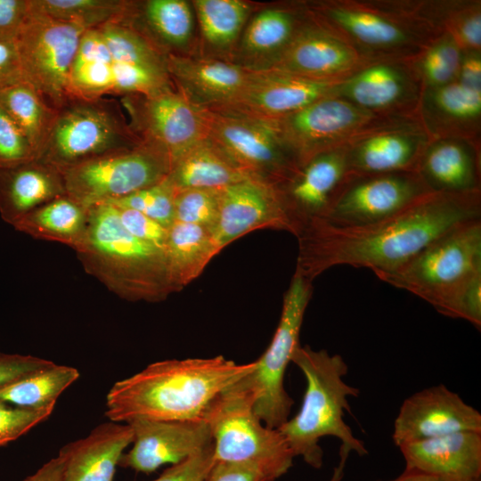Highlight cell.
<instances>
[{
	"label": "cell",
	"instance_id": "obj_23",
	"mask_svg": "<svg viewBox=\"0 0 481 481\" xmlns=\"http://www.w3.org/2000/svg\"><path fill=\"white\" fill-rule=\"evenodd\" d=\"M132 448L119 466L150 474L160 466L176 464L213 444L210 429L202 420H134Z\"/></svg>",
	"mask_w": 481,
	"mask_h": 481
},
{
	"label": "cell",
	"instance_id": "obj_37",
	"mask_svg": "<svg viewBox=\"0 0 481 481\" xmlns=\"http://www.w3.org/2000/svg\"><path fill=\"white\" fill-rule=\"evenodd\" d=\"M79 376L77 368L53 362L0 387V402L31 409L55 406L59 396Z\"/></svg>",
	"mask_w": 481,
	"mask_h": 481
},
{
	"label": "cell",
	"instance_id": "obj_9",
	"mask_svg": "<svg viewBox=\"0 0 481 481\" xmlns=\"http://www.w3.org/2000/svg\"><path fill=\"white\" fill-rule=\"evenodd\" d=\"M244 378L227 388L205 416L215 461H293L294 455L278 428L265 426L256 413L255 396Z\"/></svg>",
	"mask_w": 481,
	"mask_h": 481
},
{
	"label": "cell",
	"instance_id": "obj_33",
	"mask_svg": "<svg viewBox=\"0 0 481 481\" xmlns=\"http://www.w3.org/2000/svg\"><path fill=\"white\" fill-rule=\"evenodd\" d=\"M12 226L35 239L62 243L77 251L86 240L89 208L66 194L35 208Z\"/></svg>",
	"mask_w": 481,
	"mask_h": 481
},
{
	"label": "cell",
	"instance_id": "obj_50",
	"mask_svg": "<svg viewBox=\"0 0 481 481\" xmlns=\"http://www.w3.org/2000/svg\"><path fill=\"white\" fill-rule=\"evenodd\" d=\"M53 363L30 355L0 353V387Z\"/></svg>",
	"mask_w": 481,
	"mask_h": 481
},
{
	"label": "cell",
	"instance_id": "obj_28",
	"mask_svg": "<svg viewBox=\"0 0 481 481\" xmlns=\"http://www.w3.org/2000/svg\"><path fill=\"white\" fill-rule=\"evenodd\" d=\"M480 142L461 138L431 140L417 172L434 192L481 191Z\"/></svg>",
	"mask_w": 481,
	"mask_h": 481
},
{
	"label": "cell",
	"instance_id": "obj_48",
	"mask_svg": "<svg viewBox=\"0 0 481 481\" xmlns=\"http://www.w3.org/2000/svg\"><path fill=\"white\" fill-rule=\"evenodd\" d=\"M111 205L126 231L135 238L164 250L167 228L136 210Z\"/></svg>",
	"mask_w": 481,
	"mask_h": 481
},
{
	"label": "cell",
	"instance_id": "obj_18",
	"mask_svg": "<svg viewBox=\"0 0 481 481\" xmlns=\"http://www.w3.org/2000/svg\"><path fill=\"white\" fill-rule=\"evenodd\" d=\"M340 82L252 69L249 82L235 98L210 110L272 121L337 95Z\"/></svg>",
	"mask_w": 481,
	"mask_h": 481
},
{
	"label": "cell",
	"instance_id": "obj_26",
	"mask_svg": "<svg viewBox=\"0 0 481 481\" xmlns=\"http://www.w3.org/2000/svg\"><path fill=\"white\" fill-rule=\"evenodd\" d=\"M417 117L431 138L481 142V91L457 80L423 89Z\"/></svg>",
	"mask_w": 481,
	"mask_h": 481
},
{
	"label": "cell",
	"instance_id": "obj_6",
	"mask_svg": "<svg viewBox=\"0 0 481 481\" xmlns=\"http://www.w3.org/2000/svg\"><path fill=\"white\" fill-rule=\"evenodd\" d=\"M481 274V219L443 234L407 264L378 278L407 290L438 313L458 318L462 294Z\"/></svg>",
	"mask_w": 481,
	"mask_h": 481
},
{
	"label": "cell",
	"instance_id": "obj_44",
	"mask_svg": "<svg viewBox=\"0 0 481 481\" xmlns=\"http://www.w3.org/2000/svg\"><path fill=\"white\" fill-rule=\"evenodd\" d=\"M221 189H187L175 197V222L208 227L215 225L218 216Z\"/></svg>",
	"mask_w": 481,
	"mask_h": 481
},
{
	"label": "cell",
	"instance_id": "obj_32",
	"mask_svg": "<svg viewBox=\"0 0 481 481\" xmlns=\"http://www.w3.org/2000/svg\"><path fill=\"white\" fill-rule=\"evenodd\" d=\"M252 176L207 137L173 163L167 179L178 192L222 189Z\"/></svg>",
	"mask_w": 481,
	"mask_h": 481
},
{
	"label": "cell",
	"instance_id": "obj_45",
	"mask_svg": "<svg viewBox=\"0 0 481 481\" xmlns=\"http://www.w3.org/2000/svg\"><path fill=\"white\" fill-rule=\"evenodd\" d=\"M292 461H216L206 481H274L284 475Z\"/></svg>",
	"mask_w": 481,
	"mask_h": 481
},
{
	"label": "cell",
	"instance_id": "obj_40",
	"mask_svg": "<svg viewBox=\"0 0 481 481\" xmlns=\"http://www.w3.org/2000/svg\"><path fill=\"white\" fill-rule=\"evenodd\" d=\"M462 53L452 37L444 31L410 61L423 89L435 88L457 80Z\"/></svg>",
	"mask_w": 481,
	"mask_h": 481
},
{
	"label": "cell",
	"instance_id": "obj_10",
	"mask_svg": "<svg viewBox=\"0 0 481 481\" xmlns=\"http://www.w3.org/2000/svg\"><path fill=\"white\" fill-rule=\"evenodd\" d=\"M85 29L32 9L14 40L22 79L57 109L71 95L69 75Z\"/></svg>",
	"mask_w": 481,
	"mask_h": 481
},
{
	"label": "cell",
	"instance_id": "obj_55",
	"mask_svg": "<svg viewBox=\"0 0 481 481\" xmlns=\"http://www.w3.org/2000/svg\"><path fill=\"white\" fill-rule=\"evenodd\" d=\"M389 481H444V480L438 477H436L434 476L428 475V474H424V473H420L417 471H412V470H404L402 475Z\"/></svg>",
	"mask_w": 481,
	"mask_h": 481
},
{
	"label": "cell",
	"instance_id": "obj_15",
	"mask_svg": "<svg viewBox=\"0 0 481 481\" xmlns=\"http://www.w3.org/2000/svg\"><path fill=\"white\" fill-rule=\"evenodd\" d=\"M208 137L247 173L273 184L298 167L269 121L210 110Z\"/></svg>",
	"mask_w": 481,
	"mask_h": 481
},
{
	"label": "cell",
	"instance_id": "obj_46",
	"mask_svg": "<svg viewBox=\"0 0 481 481\" xmlns=\"http://www.w3.org/2000/svg\"><path fill=\"white\" fill-rule=\"evenodd\" d=\"M54 407L21 408L0 402V446L18 439L45 421Z\"/></svg>",
	"mask_w": 481,
	"mask_h": 481
},
{
	"label": "cell",
	"instance_id": "obj_8",
	"mask_svg": "<svg viewBox=\"0 0 481 481\" xmlns=\"http://www.w3.org/2000/svg\"><path fill=\"white\" fill-rule=\"evenodd\" d=\"M312 293V281L295 271L273 339L254 362L253 371L244 378L255 396L256 413L271 428H279L289 420L294 404L284 387V377L300 345V330Z\"/></svg>",
	"mask_w": 481,
	"mask_h": 481
},
{
	"label": "cell",
	"instance_id": "obj_7",
	"mask_svg": "<svg viewBox=\"0 0 481 481\" xmlns=\"http://www.w3.org/2000/svg\"><path fill=\"white\" fill-rule=\"evenodd\" d=\"M142 141L132 131L119 104L103 97L70 96L56 109L47 138L37 159L61 172Z\"/></svg>",
	"mask_w": 481,
	"mask_h": 481
},
{
	"label": "cell",
	"instance_id": "obj_4",
	"mask_svg": "<svg viewBox=\"0 0 481 481\" xmlns=\"http://www.w3.org/2000/svg\"><path fill=\"white\" fill-rule=\"evenodd\" d=\"M311 20L370 61L410 59L444 31L422 1H304Z\"/></svg>",
	"mask_w": 481,
	"mask_h": 481
},
{
	"label": "cell",
	"instance_id": "obj_47",
	"mask_svg": "<svg viewBox=\"0 0 481 481\" xmlns=\"http://www.w3.org/2000/svg\"><path fill=\"white\" fill-rule=\"evenodd\" d=\"M36 159V154L21 130L0 106V167Z\"/></svg>",
	"mask_w": 481,
	"mask_h": 481
},
{
	"label": "cell",
	"instance_id": "obj_35",
	"mask_svg": "<svg viewBox=\"0 0 481 481\" xmlns=\"http://www.w3.org/2000/svg\"><path fill=\"white\" fill-rule=\"evenodd\" d=\"M0 106L26 136L37 159L52 127L56 109L23 79L0 89Z\"/></svg>",
	"mask_w": 481,
	"mask_h": 481
},
{
	"label": "cell",
	"instance_id": "obj_21",
	"mask_svg": "<svg viewBox=\"0 0 481 481\" xmlns=\"http://www.w3.org/2000/svg\"><path fill=\"white\" fill-rule=\"evenodd\" d=\"M371 62L373 61L363 58L348 44L310 18L280 54L256 70H273L313 79L343 81Z\"/></svg>",
	"mask_w": 481,
	"mask_h": 481
},
{
	"label": "cell",
	"instance_id": "obj_17",
	"mask_svg": "<svg viewBox=\"0 0 481 481\" xmlns=\"http://www.w3.org/2000/svg\"><path fill=\"white\" fill-rule=\"evenodd\" d=\"M410 59L367 64L338 84L337 96L379 117H417L423 86Z\"/></svg>",
	"mask_w": 481,
	"mask_h": 481
},
{
	"label": "cell",
	"instance_id": "obj_54",
	"mask_svg": "<svg viewBox=\"0 0 481 481\" xmlns=\"http://www.w3.org/2000/svg\"><path fill=\"white\" fill-rule=\"evenodd\" d=\"M64 465L63 456L58 452L45 462L33 474L26 477L20 481H61Z\"/></svg>",
	"mask_w": 481,
	"mask_h": 481
},
{
	"label": "cell",
	"instance_id": "obj_39",
	"mask_svg": "<svg viewBox=\"0 0 481 481\" xmlns=\"http://www.w3.org/2000/svg\"><path fill=\"white\" fill-rule=\"evenodd\" d=\"M129 0H30L33 10L91 29L120 23Z\"/></svg>",
	"mask_w": 481,
	"mask_h": 481
},
{
	"label": "cell",
	"instance_id": "obj_29",
	"mask_svg": "<svg viewBox=\"0 0 481 481\" xmlns=\"http://www.w3.org/2000/svg\"><path fill=\"white\" fill-rule=\"evenodd\" d=\"M310 17L303 2L263 9L246 24L239 43L242 66L259 69L280 54Z\"/></svg>",
	"mask_w": 481,
	"mask_h": 481
},
{
	"label": "cell",
	"instance_id": "obj_20",
	"mask_svg": "<svg viewBox=\"0 0 481 481\" xmlns=\"http://www.w3.org/2000/svg\"><path fill=\"white\" fill-rule=\"evenodd\" d=\"M457 432L481 433V414L440 384L404 401L394 422L392 439L399 447Z\"/></svg>",
	"mask_w": 481,
	"mask_h": 481
},
{
	"label": "cell",
	"instance_id": "obj_27",
	"mask_svg": "<svg viewBox=\"0 0 481 481\" xmlns=\"http://www.w3.org/2000/svg\"><path fill=\"white\" fill-rule=\"evenodd\" d=\"M134 432L128 423L109 420L90 433L63 445L59 452L64 465L61 481H113Z\"/></svg>",
	"mask_w": 481,
	"mask_h": 481
},
{
	"label": "cell",
	"instance_id": "obj_52",
	"mask_svg": "<svg viewBox=\"0 0 481 481\" xmlns=\"http://www.w3.org/2000/svg\"><path fill=\"white\" fill-rule=\"evenodd\" d=\"M21 79L14 38H0V89Z\"/></svg>",
	"mask_w": 481,
	"mask_h": 481
},
{
	"label": "cell",
	"instance_id": "obj_34",
	"mask_svg": "<svg viewBox=\"0 0 481 481\" xmlns=\"http://www.w3.org/2000/svg\"><path fill=\"white\" fill-rule=\"evenodd\" d=\"M164 252L173 292L199 277L218 254L208 227L180 222L167 229Z\"/></svg>",
	"mask_w": 481,
	"mask_h": 481
},
{
	"label": "cell",
	"instance_id": "obj_42",
	"mask_svg": "<svg viewBox=\"0 0 481 481\" xmlns=\"http://www.w3.org/2000/svg\"><path fill=\"white\" fill-rule=\"evenodd\" d=\"M112 62L166 67V55L132 29L120 23L98 28Z\"/></svg>",
	"mask_w": 481,
	"mask_h": 481
},
{
	"label": "cell",
	"instance_id": "obj_13",
	"mask_svg": "<svg viewBox=\"0 0 481 481\" xmlns=\"http://www.w3.org/2000/svg\"><path fill=\"white\" fill-rule=\"evenodd\" d=\"M387 118H392L376 116L333 95L269 122L299 167L318 153L346 144Z\"/></svg>",
	"mask_w": 481,
	"mask_h": 481
},
{
	"label": "cell",
	"instance_id": "obj_3",
	"mask_svg": "<svg viewBox=\"0 0 481 481\" xmlns=\"http://www.w3.org/2000/svg\"><path fill=\"white\" fill-rule=\"evenodd\" d=\"M291 362L303 372L306 388L298 412L278 430L294 457H301L314 469H320L323 462L321 439L324 436L338 439L340 461L330 481H341L348 455L368 453L364 443L354 436L344 420L345 412L350 411L348 397L357 396L359 389L345 381L348 366L339 355L299 345Z\"/></svg>",
	"mask_w": 481,
	"mask_h": 481
},
{
	"label": "cell",
	"instance_id": "obj_14",
	"mask_svg": "<svg viewBox=\"0 0 481 481\" xmlns=\"http://www.w3.org/2000/svg\"><path fill=\"white\" fill-rule=\"evenodd\" d=\"M431 192L415 171L350 175L322 219L338 227L365 226L400 212Z\"/></svg>",
	"mask_w": 481,
	"mask_h": 481
},
{
	"label": "cell",
	"instance_id": "obj_5",
	"mask_svg": "<svg viewBox=\"0 0 481 481\" xmlns=\"http://www.w3.org/2000/svg\"><path fill=\"white\" fill-rule=\"evenodd\" d=\"M86 272L128 301L159 302L173 293L164 250L130 234L114 207H89L84 245L76 251Z\"/></svg>",
	"mask_w": 481,
	"mask_h": 481
},
{
	"label": "cell",
	"instance_id": "obj_51",
	"mask_svg": "<svg viewBox=\"0 0 481 481\" xmlns=\"http://www.w3.org/2000/svg\"><path fill=\"white\" fill-rule=\"evenodd\" d=\"M30 12V0H0V38H14Z\"/></svg>",
	"mask_w": 481,
	"mask_h": 481
},
{
	"label": "cell",
	"instance_id": "obj_38",
	"mask_svg": "<svg viewBox=\"0 0 481 481\" xmlns=\"http://www.w3.org/2000/svg\"><path fill=\"white\" fill-rule=\"evenodd\" d=\"M192 5L203 39L222 51L240 40L251 10L249 3L240 0H194Z\"/></svg>",
	"mask_w": 481,
	"mask_h": 481
},
{
	"label": "cell",
	"instance_id": "obj_2",
	"mask_svg": "<svg viewBox=\"0 0 481 481\" xmlns=\"http://www.w3.org/2000/svg\"><path fill=\"white\" fill-rule=\"evenodd\" d=\"M254 366V362L238 364L222 355L156 362L110 387L104 414L123 423L202 420L215 401Z\"/></svg>",
	"mask_w": 481,
	"mask_h": 481
},
{
	"label": "cell",
	"instance_id": "obj_49",
	"mask_svg": "<svg viewBox=\"0 0 481 481\" xmlns=\"http://www.w3.org/2000/svg\"><path fill=\"white\" fill-rule=\"evenodd\" d=\"M215 462L212 444L184 461L173 464L151 481H206Z\"/></svg>",
	"mask_w": 481,
	"mask_h": 481
},
{
	"label": "cell",
	"instance_id": "obj_30",
	"mask_svg": "<svg viewBox=\"0 0 481 481\" xmlns=\"http://www.w3.org/2000/svg\"><path fill=\"white\" fill-rule=\"evenodd\" d=\"M66 194L61 171L37 159L0 167V216L12 226L35 208Z\"/></svg>",
	"mask_w": 481,
	"mask_h": 481
},
{
	"label": "cell",
	"instance_id": "obj_16",
	"mask_svg": "<svg viewBox=\"0 0 481 481\" xmlns=\"http://www.w3.org/2000/svg\"><path fill=\"white\" fill-rule=\"evenodd\" d=\"M430 141L418 117L387 118L345 144L349 175L417 172Z\"/></svg>",
	"mask_w": 481,
	"mask_h": 481
},
{
	"label": "cell",
	"instance_id": "obj_36",
	"mask_svg": "<svg viewBox=\"0 0 481 481\" xmlns=\"http://www.w3.org/2000/svg\"><path fill=\"white\" fill-rule=\"evenodd\" d=\"M112 60L98 28L86 29L81 37L70 75L72 96L111 95Z\"/></svg>",
	"mask_w": 481,
	"mask_h": 481
},
{
	"label": "cell",
	"instance_id": "obj_43",
	"mask_svg": "<svg viewBox=\"0 0 481 481\" xmlns=\"http://www.w3.org/2000/svg\"><path fill=\"white\" fill-rule=\"evenodd\" d=\"M175 193L166 177L156 184L104 203L136 210L168 229L175 222Z\"/></svg>",
	"mask_w": 481,
	"mask_h": 481
},
{
	"label": "cell",
	"instance_id": "obj_12",
	"mask_svg": "<svg viewBox=\"0 0 481 481\" xmlns=\"http://www.w3.org/2000/svg\"><path fill=\"white\" fill-rule=\"evenodd\" d=\"M121 102L135 135L166 154L172 165L208 137L210 110L192 102L174 86L150 94L122 96Z\"/></svg>",
	"mask_w": 481,
	"mask_h": 481
},
{
	"label": "cell",
	"instance_id": "obj_1",
	"mask_svg": "<svg viewBox=\"0 0 481 481\" xmlns=\"http://www.w3.org/2000/svg\"><path fill=\"white\" fill-rule=\"evenodd\" d=\"M481 219V191L431 192L400 212L372 224L338 227L322 219L297 233L296 271L310 281L338 265L392 273L450 230Z\"/></svg>",
	"mask_w": 481,
	"mask_h": 481
},
{
	"label": "cell",
	"instance_id": "obj_22",
	"mask_svg": "<svg viewBox=\"0 0 481 481\" xmlns=\"http://www.w3.org/2000/svg\"><path fill=\"white\" fill-rule=\"evenodd\" d=\"M349 176L346 145L318 153L278 184L295 236L308 222L323 218Z\"/></svg>",
	"mask_w": 481,
	"mask_h": 481
},
{
	"label": "cell",
	"instance_id": "obj_19",
	"mask_svg": "<svg viewBox=\"0 0 481 481\" xmlns=\"http://www.w3.org/2000/svg\"><path fill=\"white\" fill-rule=\"evenodd\" d=\"M261 228L293 232L276 184L252 176L220 190L218 216L210 230L218 253L242 235Z\"/></svg>",
	"mask_w": 481,
	"mask_h": 481
},
{
	"label": "cell",
	"instance_id": "obj_53",
	"mask_svg": "<svg viewBox=\"0 0 481 481\" xmlns=\"http://www.w3.org/2000/svg\"><path fill=\"white\" fill-rule=\"evenodd\" d=\"M457 81L467 87L481 91V52H463Z\"/></svg>",
	"mask_w": 481,
	"mask_h": 481
},
{
	"label": "cell",
	"instance_id": "obj_24",
	"mask_svg": "<svg viewBox=\"0 0 481 481\" xmlns=\"http://www.w3.org/2000/svg\"><path fill=\"white\" fill-rule=\"evenodd\" d=\"M166 67L175 88L192 102L217 109L235 98L249 82L252 69L215 58L167 54Z\"/></svg>",
	"mask_w": 481,
	"mask_h": 481
},
{
	"label": "cell",
	"instance_id": "obj_25",
	"mask_svg": "<svg viewBox=\"0 0 481 481\" xmlns=\"http://www.w3.org/2000/svg\"><path fill=\"white\" fill-rule=\"evenodd\" d=\"M405 470L444 481H481V433L457 432L398 447Z\"/></svg>",
	"mask_w": 481,
	"mask_h": 481
},
{
	"label": "cell",
	"instance_id": "obj_41",
	"mask_svg": "<svg viewBox=\"0 0 481 481\" xmlns=\"http://www.w3.org/2000/svg\"><path fill=\"white\" fill-rule=\"evenodd\" d=\"M435 15L443 31L449 33L463 52H481V1H435Z\"/></svg>",
	"mask_w": 481,
	"mask_h": 481
},
{
	"label": "cell",
	"instance_id": "obj_31",
	"mask_svg": "<svg viewBox=\"0 0 481 481\" xmlns=\"http://www.w3.org/2000/svg\"><path fill=\"white\" fill-rule=\"evenodd\" d=\"M120 24L140 34L164 55L186 47L194 28L193 13L185 0H129Z\"/></svg>",
	"mask_w": 481,
	"mask_h": 481
},
{
	"label": "cell",
	"instance_id": "obj_11",
	"mask_svg": "<svg viewBox=\"0 0 481 481\" xmlns=\"http://www.w3.org/2000/svg\"><path fill=\"white\" fill-rule=\"evenodd\" d=\"M172 162L142 142L62 170L66 193L86 207L120 199L163 181Z\"/></svg>",
	"mask_w": 481,
	"mask_h": 481
}]
</instances>
